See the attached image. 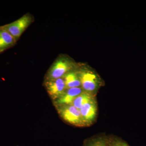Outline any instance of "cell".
Masks as SVG:
<instances>
[{"label":"cell","instance_id":"cell-1","mask_svg":"<svg viewBox=\"0 0 146 146\" xmlns=\"http://www.w3.org/2000/svg\"><path fill=\"white\" fill-rule=\"evenodd\" d=\"M32 22V18L25 14L16 21L2 26L17 41Z\"/></svg>","mask_w":146,"mask_h":146},{"label":"cell","instance_id":"cell-9","mask_svg":"<svg viewBox=\"0 0 146 146\" xmlns=\"http://www.w3.org/2000/svg\"><path fill=\"white\" fill-rule=\"evenodd\" d=\"M66 88H76L81 85V82L79 76L74 72L68 73L66 74L64 77Z\"/></svg>","mask_w":146,"mask_h":146},{"label":"cell","instance_id":"cell-10","mask_svg":"<svg viewBox=\"0 0 146 146\" xmlns=\"http://www.w3.org/2000/svg\"><path fill=\"white\" fill-rule=\"evenodd\" d=\"M93 99L90 94L86 93H82L74 100L72 105L78 109H80L85 104L91 101Z\"/></svg>","mask_w":146,"mask_h":146},{"label":"cell","instance_id":"cell-6","mask_svg":"<svg viewBox=\"0 0 146 146\" xmlns=\"http://www.w3.org/2000/svg\"><path fill=\"white\" fill-rule=\"evenodd\" d=\"M82 93V89L79 87L70 88L56 100V104L58 106L70 105L74 100Z\"/></svg>","mask_w":146,"mask_h":146},{"label":"cell","instance_id":"cell-7","mask_svg":"<svg viewBox=\"0 0 146 146\" xmlns=\"http://www.w3.org/2000/svg\"><path fill=\"white\" fill-rule=\"evenodd\" d=\"M80 110L84 123L91 122L96 115V106L94 100L84 105Z\"/></svg>","mask_w":146,"mask_h":146},{"label":"cell","instance_id":"cell-2","mask_svg":"<svg viewBox=\"0 0 146 146\" xmlns=\"http://www.w3.org/2000/svg\"><path fill=\"white\" fill-rule=\"evenodd\" d=\"M58 108L61 117L66 121L74 125H81L84 123L80 110L73 105L59 106Z\"/></svg>","mask_w":146,"mask_h":146},{"label":"cell","instance_id":"cell-11","mask_svg":"<svg viewBox=\"0 0 146 146\" xmlns=\"http://www.w3.org/2000/svg\"><path fill=\"white\" fill-rule=\"evenodd\" d=\"M88 146H106L105 142L104 140L99 139L94 141Z\"/></svg>","mask_w":146,"mask_h":146},{"label":"cell","instance_id":"cell-5","mask_svg":"<svg viewBox=\"0 0 146 146\" xmlns=\"http://www.w3.org/2000/svg\"><path fill=\"white\" fill-rule=\"evenodd\" d=\"M79 77L83 89L87 91H94L97 86L96 76L89 71H82L79 74Z\"/></svg>","mask_w":146,"mask_h":146},{"label":"cell","instance_id":"cell-4","mask_svg":"<svg viewBox=\"0 0 146 146\" xmlns=\"http://www.w3.org/2000/svg\"><path fill=\"white\" fill-rule=\"evenodd\" d=\"M45 85L48 93L55 100L59 98L64 94L66 88L65 81L62 78L48 80Z\"/></svg>","mask_w":146,"mask_h":146},{"label":"cell","instance_id":"cell-3","mask_svg":"<svg viewBox=\"0 0 146 146\" xmlns=\"http://www.w3.org/2000/svg\"><path fill=\"white\" fill-rule=\"evenodd\" d=\"M71 63L63 58L56 60L50 69L47 76L48 80L61 78L70 70Z\"/></svg>","mask_w":146,"mask_h":146},{"label":"cell","instance_id":"cell-12","mask_svg":"<svg viewBox=\"0 0 146 146\" xmlns=\"http://www.w3.org/2000/svg\"><path fill=\"white\" fill-rule=\"evenodd\" d=\"M110 146H129L127 144L121 141H117L114 142Z\"/></svg>","mask_w":146,"mask_h":146},{"label":"cell","instance_id":"cell-8","mask_svg":"<svg viewBox=\"0 0 146 146\" xmlns=\"http://www.w3.org/2000/svg\"><path fill=\"white\" fill-rule=\"evenodd\" d=\"M16 41L8 32L0 27V53L14 46Z\"/></svg>","mask_w":146,"mask_h":146}]
</instances>
